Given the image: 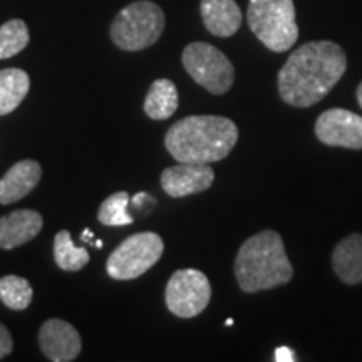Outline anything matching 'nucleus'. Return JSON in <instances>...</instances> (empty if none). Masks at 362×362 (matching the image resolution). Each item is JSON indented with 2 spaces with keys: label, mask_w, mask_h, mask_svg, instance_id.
I'll return each mask as SVG.
<instances>
[{
  "label": "nucleus",
  "mask_w": 362,
  "mask_h": 362,
  "mask_svg": "<svg viewBox=\"0 0 362 362\" xmlns=\"http://www.w3.org/2000/svg\"><path fill=\"white\" fill-rule=\"evenodd\" d=\"M94 247H96V248H103V242H101V240H96V242H94Z\"/></svg>",
  "instance_id": "26"
},
{
  "label": "nucleus",
  "mask_w": 362,
  "mask_h": 362,
  "mask_svg": "<svg viewBox=\"0 0 362 362\" xmlns=\"http://www.w3.org/2000/svg\"><path fill=\"white\" fill-rule=\"evenodd\" d=\"M40 176L42 168L37 161L24 160L16 163L0 180V203L11 205L22 200L37 187Z\"/></svg>",
  "instance_id": "13"
},
{
  "label": "nucleus",
  "mask_w": 362,
  "mask_h": 362,
  "mask_svg": "<svg viewBox=\"0 0 362 362\" xmlns=\"http://www.w3.org/2000/svg\"><path fill=\"white\" fill-rule=\"evenodd\" d=\"M181 61L194 83L210 90L211 94L220 96L233 86V64L220 49L214 47L211 44H188L185 47Z\"/></svg>",
  "instance_id": "7"
},
{
  "label": "nucleus",
  "mask_w": 362,
  "mask_h": 362,
  "mask_svg": "<svg viewBox=\"0 0 362 362\" xmlns=\"http://www.w3.org/2000/svg\"><path fill=\"white\" fill-rule=\"evenodd\" d=\"M161 188L173 198L202 193L214 185L215 171L202 163H178L161 173Z\"/></svg>",
  "instance_id": "11"
},
{
  "label": "nucleus",
  "mask_w": 362,
  "mask_h": 362,
  "mask_svg": "<svg viewBox=\"0 0 362 362\" xmlns=\"http://www.w3.org/2000/svg\"><path fill=\"white\" fill-rule=\"evenodd\" d=\"M34 297L33 285L19 275H6L0 279V300L12 310H25Z\"/></svg>",
  "instance_id": "19"
},
{
  "label": "nucleus",
  "mask_w": 362,
  "mask_h": 362,
  "mask_svg": "<svg viewBox=\"0 0 362 362\" xmlns=\"http://www.w3.org/2000/svg\"><path fill=\"white\" fill-rule=\"evenodd\" d=\"M178 110V90L170 79H156L144 99V112L155 121L168 119Z\"/></svg>",
  "instance_id": "17"
},
{
  "label": "nucleus",
  "mask_w": 362,
  "mask_h": 362,
  "mask_svg": "<svg viewBox=\"0 0 362 362\" xmlns=\"http://www.w3.org/2000/svg\"><path fill=\"white\" fill-rule=\"evenodd\" d=\"M30 89V79L25 71L17 67L0 69V116L11 115L21 106Z\"/></svg>",
  "instance_id": "16"
},
{
  "label": "nucleus",
  "mask_w": 362,
  "mask_h": 362,
  "mask_svg": "<svg viewBox=\"0 0 362 362\" xmlns=\"http://www.w3.org/2000/svg\"><path fill=\"white\" fill-rule=\"evenodd\" d=\"M274 359L277 362H292V361H296L297 357H296V352H293L292 349L282 346V347H277V349H275Z\"/></svg>",
  "instance_id": "23"
},
{
  "label": "nucleus",
  "mask_w": 362,
  "mask_h": 362,
  "mask_svg": "<svg viewBox=\"0 0 362 362\" xmlns=\"http://www.w3.org/2000/svg\"><path fill=\"white\" fill-rule=\"evenodd\" d=\"M42 216L35 210H16L0 216V248L12 250L37 237L42 230Z\"/></svg>",
  "instance_id": "12"
},
{
  "label": "nucleus",
  "mask_w": 362,
  "mask_h": 362,
  "mask_svg": "<svg viewBox=\"0 0 362 362\" xmlns=\"http://www.w3.org/2000/svg\"><path fill=\"white\" fill-rule=\"evenodd\" d=\"M203 24L216 37H232L242 27V11L235 0H202Z\"/></svg>",
  "instance_id": "14"
},
{
  "label": "nucleus",
  "mask_w": 362,
  "mask_h": 362,
  "mask_svg": "<svg viewBox=\"0 0 362 362\" xmlns=\"http://www.w3.org/2000/svg\"><path fill=\"white\" fill-rule=\"evenodd\" d=\"M211 298L210 280L203 272L194 269L176 270L165 291L166 307L181 319L200 315Z\"/></svg>",
  "instance_id": "8"
},
{
  "label": "nucleus",
  "mask_w": 362,
  "mask_h": 362,
  "mask_svg": "<svg viewBox=\"0 0 362 362\" xmlns=\"http://www.w3.org/2000/svg\"><path fill=\"white\" fill-rule=\"evenodd\" d=\"M238 141V128L223 116H188L180 119L165 136V146L178 163L221 161Z\"/></svg>",
  "instance_id": "2"
},
{
  "label": "nucleus",
  "mask_w": 362,
  "mask_h": 362,
  "mask_svg": "<svg viewBox=\"0 0 362 362\" xmlns=\"http://www.w3.org/2000/svg\"><path fill=\"white\" fill-rule=\"evenodd\" d=\"M54 260L64 272H79L89 264V252L83 247H76L71 233L61 230L54 238Z\"/></svg>",
  "instance_id": "18"
},
{
  "label": "nucleus",
  "mask_w": 362,
  "mask_h": 362,
  "mask_svg": "<svg viewBox=\"0 0 362 362\" xmlns=\"http://www.w3.org/2000/svg\"><path fill=\"white\" fill-rule=\"evenodd\" d=\"M357 103H359V106L362 107V83L359 84V88H357Z\"/></svg>",
  "instance_id": "25"
},
{
  "label": "nucleus",
  "mask_w": 362,
  "mask_h": 362,
  "mask_svg": "<svg viewBox=\"0 0 362 362\" xmlns=\"http://www.w3.org/2000/svg\"><path fill=\"white\" fill-rule=\"evenodd\" d=\"M39 346L52 362L76 361L83 349L78 330L62 319L45 320L39 330Z\"/></svg>",
  "instance_id": "10"
},
{
  "label": "nucleus",
  "mask_w": 362,
  "mask_h": 362,
  "mask_svg": "<svg viewBox=\"0 0 362 362\" xmlns=\"http://www.w3.org/2000/svg\"><path fill=\"white\" fill-rule=\"evenodd\" d=\"M315 136L327 146L362 149V116L341 107L324 111L315 121Z\"/></svg>",
  "instance_id": "9"
},
{
  "label": "nucleus",
  "mask_w": 362,
  "mask_h": 362,
  "mask_svg": "<svg viewBox=\"0 0 362 362\" xmlns=\"http://www.w3.org/2000/svg\"><path fill=\"white\" fill-rule=\"evenodd\" d=\"M13 349L12 336L4 324H0V359L8 356Z\"/></svg>",
  "instance_id": "22"
},
{
  "label": "nucleus",
  "mask_w": 362,
  "mask_h": 362,
  "mask_svg": "<svg viewBox=\"0 0 362 362\" xmlns=\"http://www.w3.org/2000/svg\"><path fill=\"white\" fill-rule=\"evenodd\" d=\"M165 243L160 235L153 232H143L131 235L121 242L107 259L106 270L115 280H133L141 277L160 262Z\"/></svg>",
  "instance_id": "6"
},
{
  "label": "nucleus",
  "mask_w": 362,
  "mask_h": 362,
  "mask_svg": "<svg viewBox=\"0 0 362 362\" xmlns=\"http://www.w3.org/2000/svg\"><path fill=\"white\" fill-rule=\"evenodd\" d=\"M165 29V13L149 0L126 6L111 24V39L116 47L136 52L151 47Z\"/></svg>",
  "instance_id": "5"
},
{
  "label": "nucleus",
  "mask_w": 362,
  "mask_h": 362,
  "mask_svg": "<svg viewBox=\"0 0 362 362\" xmlns=\"http://www.w3.org/2000/svg\"><path fill=\"white\" fill-rule=\"evenodd\" d=\"M347 69L342 47L330 40L307 42L279 72V94L293 107H309L327 96Z\"/></svg>",
  "instance_id": "1"
},
{
  "label": "nucleus",
  "mask_w": 362,
  "mask_h": 362,
  "mask_svg": "<svg viewBox=\"0 0 362 362\" xmlns=\"http://www.w3.org/2000/svg\"><path fill=\"white\" fill-rule=\"evenodd\" d=\"M129 194L126 192H117L111 194L101 203L98 211V220L107 226H123L133 223V216L128 214Z\"/></svg>",
  "instance_id": "21"
},
{
  "label": "nucleus",
  "mask_w": 362,
  "mask_h": 362,
  "mask_svg": "<svg viewBox=\"0 0 362 362\" xmlns=\"http://www.w3.org/2000/svg\"><path fill=\"white\" fill-rule=\"evenodd\" d=\"M235 277L247 293L272 291L291 282L293 269L282 237L274 230H264L245 240L235 259Z\"/></svg>",
  "instance_id": "3"
},
{
  "label": "nucleus",
  "mask_w": 362,
  "mask_h": 362,
  "mask_svg": "<svg viewBox=\"0 0 362 362\" xmlns=\"http://www.w3.org/2000/svg\"><path fill=\"white\" fill-rule=\"evenodd\" d=\"M334 272L344 284H362V235L354 233L337 243L332 253Z\"/></svg>",
  "instance_id": "15"
},
{
  "label": "nucleus",
  "mask_w": 362,
  "mask_h": 362,
  "mask_svg": "<svg viewBox=\"0 0 362 362\" xmlns=\"http://www.w3.org/2000/svg\"><path fill=\"white\" fill-rule=\"evenodd\" d=\"M81 238H83V242H90V243H93V240H94V233L90 232L89 228H86L84 232H83V235H81Z\"/></svg>",
  "instance_id": "24"
},
{
  "label": "nucleus",
  "mask_w": 362,
  "mask_h": 362,
  "mask_svg": "<svg viewBox=\"0 0 362 362\" xmlns=\"http://www.w3.org/2000/svg\"><path fill=\"white\" fill-rule=\"evenodd\" d=\"M29 29L21 19L7 21L0 25V59H11L24 51L29 44Z\"/></svg>",
  "instance_id": "20"
},
{
  "label": "nucleus",
  "mask_w": 362,
  "mask_h": 362,
  "mask_svg": "<svg viewBox=\"0 0 362 362\" xmlns=\"http://www.w3.org/2000/svg\"><path fill=\"white\" fill-rule=\"evenodd\" d=\"M247 22L255 37L274 52H285L298 39L293 0H250Z\"/></svg>",
  "instance_id": "4"
}]
</instances>
